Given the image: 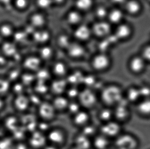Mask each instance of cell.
Instances as JSON below:
<instances>
[{"mask_svg": "<svg viewBox=\"0 0 150 149\" xmlns=\"http://www.w3.org/2000/svg\"><path fill=\"white\" fill-rule=\"evenodd\" d=\"M33 42L40 46L49 44L52 38V34L46 28L37 29L31 35Z\"/></svg>", "mask_w": 150, "mask_h": 149, "instance_id": "d6986e66", "label": "cell"}, {"mask_svg": "<svg viewBox=\"0 0 150 149\" xmlns=\"http://www.w3.org/2000/svg\"><path fill=\"white\" fill-rule=\"evenodd\" d=\"M0 123H1V120H0Z\"/></svg>", "mask_w": 150, "mask_h": 149, "instance_id": "be15d7a7", "label": "cell"}, {"mask_svg": "<svg viewBox=\"0 0 150 149\" xmlns=\"http://www.w3.org/2000/svg\"><path fill=\"white\" fill-rule=\"evenodd\" d=\"M98 127L92 121L79 129V133L91 139L98 134Z\"/></svg>", "mask_w": 150, "mask_h": 149, "instance_id": "d590c367", "label": "cell"}, {"mask_svg": "<svg viewBox=\"0 0 150 149\" xmlns=\"http://www.w3.org/2000/svg\"><path fill=\"white\" fill-rule=\"evenodd\" d=\"M26 142L30 149H43L48 144L46 134L37 130L29 134Z\"/></svg>", "mask_w": 150, "mask_h": 149, "instance_id": "7c38bea8", "label": "cell"}, {"mask_svg": "<svg viewBox=\"0 0 150 149\" xmlns=\"http://www.w3.org/2000/svg\"><path fill=\"white\" fill-rule=\"evenodd\" d=\"M80 90V88L78 87L69 86L64 95L69 101H76L78 98Z\"/></svg>", "mask_w": 150, "mask_h": 149, "instance_id": "b9f144b4", "label": "cell"}, {"mask_svg": "<svg viewBox=\"0 0 150 149\" xmlns=\"http://www.w3.org/2000/svg\"><path fill=\"white\" fill-rule=\"evenodd\" d=\"M1 51V53L6 57H13L17 53V46L14 42L7 41L2 44Z\"/></svg>", "mask_w": 150, "mask_h": 149, "instance_id": "e575fe53", "label": "cell"}, {"mask_svg": "<svg viewBox=\"0 0 150 149\" xmlns=\"http://www.w3.org/2000/svg\"><path fill=\"white\" fill-rule=\"evenodd\" d=\"M142 99L150 98V86L148 85H142L139 86Z\"/></svg>", "mask_w": 150, "mask_h": 149, "instance_id": "f5cc1de1", "label": "cell"}, {"mask_svg": "<svg viewBox=\"0 0 150 149\" xmlns=\"http://www.w3.org/2000/svg\"><path fill=\"white\" fill-rule=\"evenodd\" d=\"M28 35L23 31H16L14 33L13 37L14 38V43L16 44V43H21L25 41Z\"/></svg>", "mask_w": 150, "mask_h": 149, "instance_id": "f907efd6", "label": "cell"}, {"mask_svg": "<svg viewBox=\"0 0 150 149\" xmlns=\"http://www.w3.org/2000/svg\"><path fill=\"white\" fill-rule=\"evenodd\" d=\"M5 103L2 97H0V112L2 111L5 107Z\"/></svg>", "mask_w": 150, "mask_h": 149, "instance_id": "680465c9", "label": "cell"}, {"mask_svg": "<svg viewBox=\"0 0 150 149\" xmlns=\"http://www.w3.org/2000/svg\"></svg>", "mask_w": 150, "mask_h": 149, "instance_id": "e7e4bbea", "label": "cell"}, {"mask_svg": "<svg viewBox=\"0 0 150 149\" xmlns=\"http://www.w3.org/2000/svg\"><path fill=\"white\" fill-rule=\"evenodd\" d=\"M112 59L108 53L98 52L89 60V66L95 73H103L109 71L112 65Z\"/></svg>", "mask_w": 150, "mask_h": 149, "instance_id": "7a4b0ae2", "label": "cell"}, {"mask_svg": "<svg viewBox=\"0 0 150 149\" xmlns=\"http://www.w3.org/2000/svg\"><path fill=\"white\" fill-rule=\"evenodd\" d=\"M67 1H53V6H59V7H61V6H63L66 4V3L67 2Z\"/></svg>", "mask_w": 150, "mask_h": 149, "instance_id": "9f6ffc18", "label": "cell"}, {"mask_svg": "<svg viewBox=\"0 0 150 149\" xmlns=\"http://www.w3.org/2000/svg\"><path fill=\"white\" fill-rule=\"evenodd\" d=\"M22 73H20L19 71L17 70H13L10 71L8 75V78H6L9 82L16 81L18 79L20 78Z\"/></svg>", "mask_w": 150, "mask_h": 149, "instance_id": "db71d44e", "label": "cell"}, {"mask_svg": "<svg viewBox=\"0 0 150 149\" xmlns=\"http://www.w3.org/2000/svg\"><path fill=\"white\" fill-rule=\"evenodd\" d=\"M11 88V83L7 78H0V97L8 93Z\"/></svg>", "mask_w": 150, "mask_h": 149, "instance_id": "f6af8a7d", "label": "cell"}, {"mask_svg": "<svg viewBox=\"0 0 150 149\" xmlns=\"http://www.w3.org/2000/svg\"><path fill=\"white\" fill-rule=\"evenodd\" d=\"M96 115L100 124L110 121L113 120V108L102 106L97 110Z\"/></svg>", "mask_w": 150, "mask_h": 149, "instance_id": "83f0119b", "label": "cell"}, {"mask_svg": "<svg viewBox=\"0 0 150 149\" xmlns=\"http://www.w3.org/2000/svg\"><path fill=\"white\" fill-rule=\"evenodd\" d=\"M30 1L26 0H17L14 2V6L16 9L20 11H24L28 8Z\"/></svg>", "mask_w": 150, "mask_h": 149, "instance_id": "681fc988", "label": "cell"}, {"mask_svg": "<svg viewBox=\"0 0 150 149\" xmlns=\"http://www.w3.org/2000/svg\"><path fill=\"white\" fill-rule=\"evenodd\" d=\"M126 14L122 7L114 6L108 10L106 20L112 26H115L125 21Z\"/></svg>", "mask_w": 150, "mask_h": 149, "instance_id": "ac0fdd59", "label": "cell"}, {"mask_svg": "<svg viewBox=\"0 0 150 149\" xmlns=\"http://www.w3.org/2000/svg\"><path fill=\"white\" fill-rule=\"evenodd\" d=\"M96 4L95 1L90 0H79L74 1V8L77 10L81 13H84L92 11Z\"/></svg>", "mask_w": 150, "mask_h": 149, "instance_id": "836d02e7", "label": "cell"}, {"mask_svg": "<svg viewBox=\"0 0 150 149\" xmlns=\"http://www.w3.org/2000/svg\"><path fill=\"white\" fill-rule=\"evenodd\" d=\"M82 109V107L77 101H71L69 103L66 113L72 117Z\"/></svg>", "mask_w": 150, "mask_h": 149, "instance_id": "7bdbcfd3", "label": "cell"}, {"mask_svg": "<svg viewBox=\"0 0 150 149\" xmlns=\"http://www.w3.org/2000/svg\"><path fill=\"white\" fill-rule=\"evenodd\" d=\"M13 105L14 109L17 112L25 113L31 106L29 96L25 94L16 96L13 102Z\"/></svg>", "mask_w": 150, "mask_h": 149, "instance_id": "cb8c5ba5", "label": "cell"}, {"mask_svg": "<svg viewBox=\"0 0 150 149\" xmlns=\"http://www.w3.org/2000/svg\"><path fill=\"white\" fill-rule=\"evenodd\" d=\"M67 149H79L76 148V147H75V146H74V145L72 144L71 146H70L69 148H68Z\"/></svg>", "mask_w": 150, "mask_h": 149, "instance_id": "94428289", "label": "cell"}, {"mask_svg": "<svg viewBox=\"0 0 150 149\" xmlns=\"http://www.w3.org/2000/svg\"><path fill=\"white\" fill-rule=\"evenodd\" d=\"M35 74L37 81L47 83L49 80L50 81L51 80L50 78L52 76L50 69L46 70L42 67L35 73Z\"/></svg>", "mask_w": 150, "mask_h": 149, "instance_id": "ab89813d", "label": "cell"}, {"mask_svg": "<svg viewBox=\"0 0 150 149\" xmlns=\"http://www.w3.org/2000/svg\"><path fill=\"white\" fill-rule=\"evenodd\" d=\"M6 58L2 53L0 55V66H3L6 64L7 61Z\"/></svg>", "mask_w": 150, "mask_h": 149, "instance_id": "6f0895ef", "label": "cell"}, {"mask_svg": "<svg viewBox=\"0 0 150 149\" xmlns=\"http://www.w3.org/2000/svg\"><path fill=\"white\" fill-rule=\"evenodd\" d=\"M130 104L124 99L113 108V120L123 125L130 120L131 111Z\"/></svg>", "mask_w": 150, "mask_h": 149, "instance_id": "ba28073f", "label": "cell"}, {"mask_svg": "<svg viewBox=\"0 0 150 149\" xmlns=\"http://www.w3.org/2000/svg\"><path fill=\"white\" fill-rule=\"evenodd\" d=\"M124 90L119 84H105L98 92L100 103L102 106L114 107L124 99Z\"/></svg>", "mask_w": 150, "mask_h": 149, "instance_id": "6da1fadb", "label": "cell"}, {"mask_svg": "<svg viewBox=\"0 0 150 149\" xmlns=\"http://www.w3.org/2000/svg\"><path fill=\"white\" fill-rule=\"evenodd\" d=\"M13 149H30L26 142H17L14 144Z\"/></svg>", "mask_w": 150, "mask_h": 149, "instance_id": "11a10c76", "label": "cell"}, {"mask_svg": "<svg viewBox=\"0 0 150 149\" xmlns=\"http://www.w3.org/2000/svg\"><path fill=\"white\" fill-rule=\"evenodd\" d=\"M51 101L57 114L67 112L69 101L65 95L53 97Z\"/></svg>", "mask_w": 150, "mask_h": 149, "instance_id": "f1b7e54d", "label": "cell"}, {"mask_svg": "<svg viewBox=\"0 0 150 149\" xmlns=\"http://www.w3.org/2000/svg\"><path fill=\"white\" fill-rule=\"evenodd\" d=\"M77 101L83 109L91 111L95 109L100 103L98 93L91 88L82 87Z\"/></svg>", "mask_w": 150, "mask_h": 149, "instance_id": "3957f363", "label": "cell"}, {"mask_svg": "<svg viewBox=\"0 0 150 149\" xmlns=\"http://www.w3.org/2000/svg\"><path fill=\"white\" fill-rule=\"evenodd\" d=\"M137 113L143 118H150V98L142 99L135 105Z\"/></svg>", "mask_w": 150, "mask_h": 149, "instance_id": "1f68e13d", "label": "cell"}, {"mask_svg": "<svg viewBox=\"0 0 150 149\" xmlns=\"http://www.w3.org/2000/svg\"><path fill=\"white\" fill-rule=\"evenodd\" d=\"M43 63L38 55H30L23 60V67L26 71L35 73L42 68Z\"/></svg>", "mask_w": 150, "mask_h": 149, "instance_id": "7402d4cb", "label": "cell"}, {"mask_svg": "<svg viewBox=\"0 0 150 149\" xmlns=\"http://www.w3.org/2000/svg\"><path fill=\"white\" fill-rule=\"evenodd\" d=\"M25 87L21 83H15L13 86L11 87L12 92L14 93V94L16 96L21 95V94H24V91Z\"/></svg>", "mask_w": 150, "mask_h": 149, "instance_id": "816d5d0a", "label": "cell"}, {"mask_svg": "<svg viewBox=\"0 0 150 149\" xmlns=\"http://www.w3.org/2000/svg\"><path fill=\"white\" fill-rule=\"evenodd\" d=\"M71 36L75 41L83 44L86 43L93 37L91 26L83 23L74 28Z\"/></svg>", "mask_w": 150, "mask_h": 149, "instance_id": "5bb4252c", "label": "cell"}, {"mask_svg": "<svg viewBox=\"0 0 150 149\" xmlns=\"http://www.w3.org/2000/svg\"><path fill=\"white\" fill-rule=\"evenodd\" d=\"M108 149H114L112 147V148H109Z\"/></svg>", "mask_w": 150, "mask_h": 149, "instance_id": "6125c7cd", "label": "cell"}, {"mask_svg": "<svg viewBox=\"0 0 150 149\" xmlns=\"http://www.w3.org/2000/svg\"><path fill=\"white\" fill-rule=\"evenodd\" d=\"M109 9L105 3H96L92 10L95 21L106 20Z\"/></svg>", "mask_w": 150, "mask_h": 149, "instance_id": "d6a6232c", "label": "cell"}, {"mask_svg": "<svg viewBox=\"0 0 150 149\" xmlns=\"http://www.w3.org/2000/svg\"><path fill=\"white\" fill-rule=\"evenodd\" d=\"M65 20L69 26L74 28L83 23V14L73 8L67 11Z\"/></svg>", "mask_w": 150, "mask_h": 149, "instance_id": "603a6c76", "label": "cell"}, {"mask_svg": "<svg viewBox=\"0 0 150 149\" xmlns=\"http://www.w3.org/2000/svg\"><path fill=\"white\" fill-rule=\"evenodd\" d=\"M64 52L69 58L72 60H79L85 57L86 49L84 44L73 40Z\"/></svg>", "mask_w": 150, "mask_h": 149, "instance_id": "4fadbf2b", "label": "cell"}, {"mask_svg": "<svg viewBox=\"0 0 150 149\" xmlns=\"http://www.w3.org/2000/svg\"><path fill=\"white\" fill-rule=\"evenodd\" d=\"M4 124L6 129L11 133L21 125L20 120L13 115L7 117L4 120Z\"/></svg>", "mask_w": 150, "mask_h": 149, "instance_id": "8d00e7d4", "label": "cell"}, {"mask_svg": "<svg viewBox=\"0 0 150 149\" xmlns=\"http://www.w3.org/2000/svg\"><path fill=\"white\" fill-rule=\"evenodd\" d=\"M93 37L98 40L105 38L113 32V26L107 20L95 21L90 25Z\"/></svg>", "mask_w": 150, "mask_h": 149, "instance_id": "9c48e42d", "label": "cell"}, {"mask_svg": "<svg viewBox=\"0 0 150 149\" xmlns=\"http://www.w3.org/2000/svg\"><path fill=\"white\" fill-rule=\"evenodd\" d=\"M122 8L126 15L137 17L140 15L143 11L144 5L140 1L130 0L125 1Z\"/></svg>", "mask_w": 150, "mask_h": 149, "instance_id": "2e32d148", "label": "cell"}, {"mask_svg": "<svg viewBox=\"0 0 150 149\" xmlns=\"http://www.w3.org/2000/svg\"><path fill=\"white\" fill-rule=\"evenodd\" d=\"M99 133L112 141L120 135L123 130V125L115 120L99 125Z\"/></svg>", "mask_w": 150, "mask_h": 149, "instance_id": "52a82bcc", "label": "cell"}, {"mask_svg": "<svg viewBox=\"0 0 150 149\" xmlns=\"http://www.w3.org/2000/svg\"><path fill=\"white\" fill-rule=\"evenodd\" d=\"M36 108V114L38 120L52 123L56 119L57 113L51 101L43 100Z\"/></svg>", "mask_w": 150, "mask_h": 149, "instance_id": "8992f818", "label": "cell"}, {"mask_svg": "<svg viewBox=\"0 0 150 149\" xmlns=\"http://www.w3.org/2000/svg\"><path fill=\"white\" fill-rule=\"evenodd\" d=\"M55 50L49 44L40 46L37 55L44 62H53L55 56Z\"/></svg>", "mask_w": 150, "mask_h": 149, "instance_id": "484cf974", "label": "cell"}, {"mask_svg": "<svg viewBox=\"0 0 150 149\" xmlns=\"http://www.w3.org/2000/svg\"><path fill=\"white\" fill-rule=\"evenodd\" d=\"M113 34L120 43L129 40L133 36L134 29L133 25L126 21L114 26Z\"/></svg>", "mask_w": 150, "mask_h": 149, "instance_id": "30bf717a", "label": "cell"}, {"mask_svg": "<svg viewBox=\"0 0 150 149\" xmlns=\"http://www.w3.org/2000/svg\"><path fill=\"white\" fill-rule=\"evenodd\" d=\"M140 145V141L136 136L125 131L112 141L114 149H138Z\"/></svg>", "mask_w": 150, "mask_h": 149, "instance_id": "277c9868", "label": "cell"}, {"mask_svg": "<svg viewBox=\"0 0 150 149\" xmlns=\"http://www.w3.org/2000/svg\"><path fill=\"white\" fill-rule=\"evenodd\" d=\"M43 149H60L55 146H53V145H50L48 144Z\"/></svg>", "mask_w": 150, "mask_h": 149, "instance_id": "91938a15", "label": "cell"}, {"mask_svg": "<svg viewBox=\"0 0 150 149\" xmlns=\"http://www.w3.org/2000/svg\"><path fill=\"white\" fill-rule=\"evenodd\" d=\"M92 149H108L112 147V141L98 134L91 139Z\"/></svg>", "mask_w": 150, "mask_h": 149, "instance_id": "4316f807", "label": "cell"}, {"mask_svg": "<svg viewBox=\"0 0 150 149\" xmlns=\"http://www.w3.org/2000/svg\"><path fill=\"white\" fill-rule=\"evenodd\" d=\"M48 143L61 149L65 147L68 140L67 132L63 128L52 127L46 134Z\"/></svg>", "mask_w": 150, "mask_h": 149, "instance_id": "5b68a950", "label": "cell"}, {"mask_svg": "<svg viewBox=\"0 0 150 149\" xmlns=\"http://www.w3.org/2000/svg\"><path fill=\"white\" fill-rule=\"evenodd\" d=\"M16 31L11 24L3 23L0 25V36L4 38L13 37Z\"/></svg>", "mask_w": 150, "mask_h": 149, "instance_id": "f35d334b", "label": "cell"}, {"mask_svg": "<svg viewBox=\"0 0 150 149\" xmlns=\"http://www.w3.org/2000/svg\"><path fill=\"white\" fill-rule=\"evenodd\" d=\"M147 65L146 61L138 53L134 54L129 58L127 63V67L132 74L138 75L146 71Z\"/></svg>", "mask_w": 150, "mask_h": 149, "instance_id": "8fae6325", "label": "cell"}, {"mask_svg": "<svg viewBox=\"0 0 150 149\" xmlns=\"http://www.w3.org/2000/svg\"><path fill=\"white\" fill-rule=\"evenodd\" d=\"M33 88L34 93L41 97L50 93L49 84L47 83L36 81L33 85Z\"/></svg>", "mask_w": 150, "mask_h": 149, "instance_id": "74e56055", "label": "cell"}, {"mask_svg": "<svg viewBox=\"0 0 150 149\" xmlns=\"http://www.w3.org/2000/svg\"><path fill=\"white\" fill-rule=\"evenodd\" d=\"M14 140L9 137H4L0 139V149H13Z\"/></svg>", "mask_w": 150, "mask_h": 149, "instance_id": "7dc6e473", "label": "cell"}, {"mask_svg": "<svg viewBox=\"0 0 150 149\" xmlns=\"http://www.w3.org/2000/svg\"><path fill=\"white\" fill-rule=\"evenodd\" d=\"M72 144L79 149H92L91 139L79 132L74 136Z\"/></svg>", "mask_w": 150, "mask_h": 149, "instance_id": "f546056e", "label": "cell"}, {"mask_svg": "<svg viewBox=\"0 0 150 149\" xmlns=\"http://www.w3.org/2000/svg\"><path fill=\"white\" fill-rule=\"evenodd\" d=\"M124 98L131 105H136L142 99L139 86L132 85L124 90Z\"/></svg>", "mask_w": 150, "mask_h": 149, "instance_id": "d4e9b609", "label": "cell"}, {"mask_svg": "<svg viewBox=\"0 0 150 149\" xmlns=\"http://www.w3.org/2000/svg\"><path fill=\"white\" fill-rule=\"evenodd\" d=\"M71 117L72 124L79 129L92 122L90 111L83 108Z\"/></svg>", "mask_w": 150, "mask_h": 149, "instance_id": "e0dca14e", "label": "cell"}, {"mask_svg": "<svg viewBox=\"0 0 150 149\" xmlns=\"http://www.w3.org/2000/svg\"><path fill=\"white\" fill-rule=\"evenodd\" d=\"M139 54L146 61L147 64H150V43L145 44L140 50Z\"/></svg>", "mask_w": 150, "mask_h": 149, "instance_id": "bcb514c9", "label": "cell"}, {"mask_svg": "<svg viewBox=\"0 0 150 149\" xmlns=\"http://www.w3.org/2000/svg\"><path fill=\"white\" fill-rule=\"evenodd\" d=\"M34 4L36 7L39 9V10L43 11L47 10L52 7L53 6V1L47 0H39L34 1Z\"/></svg>", "mask_w": 150, "mask_h": 149, "instance_id": "ee69618b", "label": "cell"}, {"mask_svg": "<svg viewBox=\"0 0 150 149\" xmlns=\"http://www.w3.org/2000/svg\"><path fill=\"white\" fill-rule=\"evenodd\" d=\"M50 71L53 78L57 79H66L70 71L68 64L62 60L52 62Z\"/></svg>", "mask_w": 150, "mask_h": 149, "instance_id": "9a60e30c", "label": "cell"}, {"mask_svg": "<svg viewBox=\"0 0 150 149\" xmlns=\"http://www.w3.org/2000/svg\"><path fill=\"white\" fill-rule=\"evenodd\" d=\"M73 40L71 35L66 32H61L56 36L55 45L58 49L65 51Z\"/></svg>", "mask_w": 150, "mask_h": 149, "instance_id": "4dcf8cb0", "label": "cell"}, {"mask_svg": "<svg viewBox=\"0 0 150 149\" xmlns=\"http://www.w3.org/2000/svg\"><path fill=\"white\" fill-rule=\"evenodd\" d=\"M50 93L53 97L64 95L69 85L66 79L54 78L49 82Z\"/></svg>", "mask_w": 150, "mask_h": 149, "instance_id": "44dd1931", "label": "cell"}, {"mask_svg": "<svg viewBox=\"0 0 150 149\" xmlns=\"http://www.w3.org/2000/svg\"><path fill=\"white\" fill-rule=\"evenodd\" d=\"M51 123H52L39 120L37 125V130L46 134L52 127Z\"/></svg>", "mask_w": 150, "mask_h": 149, "instance_id": "c3c4849f", "label": "cell"}, {"mask_svg": "<svg viewBox=\"0 0 150 149\" xmlns=\"http://www.w3.org/2000/svg\"><path fill=\"white\" fill-rule=\"evenodd\" d=\"M20 78L21 79V83L25 87L34 85L37 81L35 73L29 72L27 71L26 73H22Z\"/></svg>", "mask_w": 150, "mask_h": 149, "instance_id": "60d3db41", "label": "cell"}, {"mask_svg": "<svg viewBox=\"0 0 150 149\" xmlns=\"http://www.w3.org/2000/svg\"><path fill=\"white\" fill-rule=\"evenodd\" d=\"M47 22L46 15L40 10L32 13L29 17V24L35 30L46 28Z\"/></svg>", "mask_w": 150, "mask_h": 149, "instance_id": "ffe728a7", "label": "cell"}]
</instances>
